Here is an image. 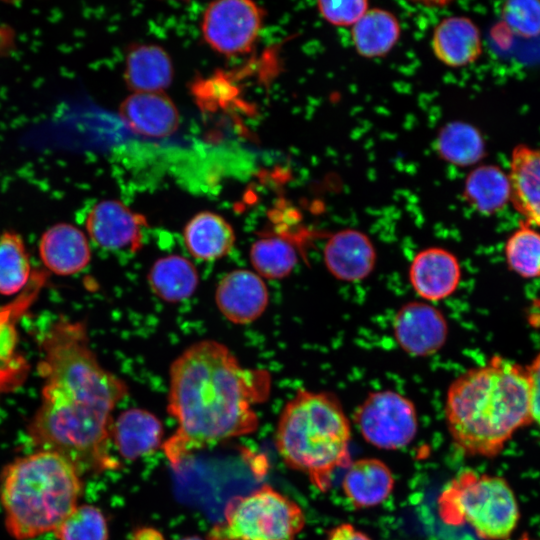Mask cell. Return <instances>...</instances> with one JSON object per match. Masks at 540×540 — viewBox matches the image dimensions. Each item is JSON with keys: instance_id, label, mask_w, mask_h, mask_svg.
I'll return each mask as SVG.
<instances>
[{"instance_id": "d6986e66", "label": "cell", "mask_w": 540, "mask_h": 540, "mask_svg": "<svg viewBox=\"0 0 540 540\" xmlns=\"http://www.w3.org/2000/svg\"><path fill=\"white\" fill-rule=\"evenodd\" d=\"M161 421L141 408L123 411L113 420L111 441L124 459L135 460L157 449L162 441Z\"/></svg>"}, {"instance_id": "277c9868", "label": "cell", "mask_w": 540, "mask_h": 540, "mask_svg": "<svg viewBox=\"0 0 540 540\" xmlns=\"http://www.w3.org/2000/svg\"><path fill=\"white\" fill-rule=\"evenodd\" d=\"M81 474L62 455L37 450L9 463L0 476V501L8 533L29 540L54 532L78 505Z\"/></svg>"}, {"instance_id": "4fadbf2b", "label": "cell", "mask_w": 540, "mask_h": 540, "mask_svg": "<svg viewBox=\"0 0 540 540\" xmlns=\"http://www.w3.org/2000/svg\"><path fill=\"white\" fill-rule=\"evenodd\" d=\"M377 254L371 239L362 231L343 229L332 234L323 249L328 272L343 282H359L374 270Z\"/></svg>"}, {"instance_id": "74e56055", "label": "cell", "mask_w": 540, "mask_h": 540, "mask_svg": "<svg viewBox=\"0 0 540 540\" xmlns=\"http://www.w3.org/2000/svg\"><path fill=\"white\" fill-rule=\"evenodd\" d=\"M519 540H532L528 535L524 534Z\"/></svg>"}, {"instance_id": "52a82bcc", "label": "cell", "mask_w": 540, "mask_h": 540, "mask_svg": "<svg viewBox=\"0 0 540 540\" xmlns=\"http://www.w3.org/2000/svg\"><path fill=\"white\" fill-rule=\"evenodd\" d=\"M301 507L264 485L253 492L232 498L223 520L208 533V540H294L303 530Z\"/></svg>"}, {"instance_id": "cb8c5ba5", "label": "cell", "mask_w": 540, "mask_h": 540, "mask_svg": "<svg viewBox=\"0 0 540 540\" xmlns=\"http://www.w3.org/2000/svg\"><path fill=\"white\" fill-rule=\"evenodd\" d=\"M401 27L396 16L384 9H368L352 26V42L366 58L383 57L396 45Z\"/></svg>"}, {"instance_id": "1f68e13d", "label": "cell", "mask_w": 540, "mask_h": 540, "mask_svg": "<svg viewBox=\"0 0 540 540\" xmlns=\"http://www.w3.org/2000/svg\"><path fill=\"white\" fill-rule=\"evenodd\" d=\"M368 5L365 0L319 1L317 10L331 25L352 27L369 9Z\"/></svg>"}, {"instance_id": "7402d4cb", "label": "cell", "mask_w": 540, "mask_h": 540, "mask_svg": "<svg viewBox=\"0 0 540 540\" xmlns=\"http://www.w3.org/2000/svg\"><path fill=\"white\" fill-rule=\"evenodd\" d=\"M174 77L168 53L158 45L137 44L125 58L124 79L133 92H163Z\"/></svg>"}, {"instance_id": "83f0119b", "label": "cell", "mask_w": 540, "mask_h": 540, "mask_svg": "<svg viewBox=\"0 0 540 540\" xmlns=\"http://www.w3.org/2000/svg\"><path fill=\"white\" fill-rule=\"evenodd\" d=\"M31 276L29 254L22 237L12 231L0 234V294L20 292Z\"/></svg>"}, {"instance_id": "d590c367", "label": "cell", "mask_w": 540, "mask_h": 540, "mask_svg": "<svg viewBox=\"0 0 540 540\" xmlns=\"http://www.w3.org/2000/svg\"><path fill=\"white\" fill-rule=\"evenodd\" d=\"M134 540H163V538L153 529H142L137 531Z\"/></svg>"}, {"instance_id": "9c48e42d", "label": "cell", "mask_w": 540, "mask_h": 540, "mask_svg": "<svg viewBox=\"0 0 540 540\" xmlns=\"http://www.w3.org/2000/svg\"><path fill=\"white\" fill-rule=\"evenodd\" d=\"M264 12L246 0H221L210 3L201 21L205 42L219 54L237 56L248 53L263 26Z\"/></svg>"}, {"instance_id": "8d00e7d4", "label": "cell", "mask_w": 540, "mask_h": 540, "mask_svg": "<svg viewBox=\"0 0 540 540\" xmlns=\"http://www.w3.org/2000/svg\"><path fill=\"white\" fill-rule=\"evenodd\" d=\"M180 540H203V539H201V538H199L197 536H188V537H184V538H182Z\"/></svg>"}, {"instance_id": "6da1fadb", "label": "cell", "mask_w": 540, "mask_h": 540, "mask_svg": "<svg viewBox=\"0 0 540 540\" xmlns=\"http://www.w3.org/2000/svg\"><path fill=\"white\" fill-rule=\"evenodd\" d=\"M40 349L43 385L27 428L31 441L65 457L80 474L116 467L109 453L112 412L128 393L126 382L101 365L84 322L59 317Z\"/></svg>"}, {"instance_id": "ffe728a7", "label": "cell", "mask_w": 540, "mask_h": 540, "mask_svg": "<svg viewBox=\"0 0 540 540\" xmlns=\"http://www.w3.org/2000/svg\"><path fill=\"white\" fill-rule=\"evenodd\" d=\"M342 480L346 498L356 508H370L384 502L394 489L389 467L376 458H363L350 463Z\"/></svg>"}, {"instance_id": "e575fe53", "label": "cell", "mask_w": 540, "mask_h": 540, "mask_svg": "<svg viewBox=\"0 0 540 540\" xmlns=\"http://www.w3.org/2000/svg\"><path fill=\"white\" fill-rule=\"evenodd\" d=\"M527 320L532 327H540V297L535 298L530 303Z\"/></svg>"}, {"instance_id": "484cf974", "label": "cell", "mask_w": 540, "mask_h": 540, "mask_svg": "<svg viewBox=\"0 0 540 540\" xmlns=\"http://www.w3.org/2000/svg\"><path fill=\"white\" fill-rule=\"evenodd\" d=\"M435 148L442 160L458 167L474 165L486 154L481 132L475 126L459 120L441 127Z\"/></svg>"}, {"instance_id": "2e32d148", "label": "cell", "mask_w": 540, "mask_h": 540, "mask_svg": "<svg viewBox=\"0 0 540 540\" xmlns=\"http://www.w3.org/2000/svg\"><path fill=\"white\" fill-rule=\"evenodd\" d=\"M38 250L43 265L60 276L81 272L91 259L87 236L78 227L66 222L56 223L45 230Z\"/></svg>"}, {"instance_id": "f546056e", "label": "cell", "mask_w": 540, "mask_h": 540, "mask_svg": "<svg viewBox=\"0 0 540 540\" xmlns=\"http://www.w3.org/2000/svg\"><path fill=\"white\" fill-rule=\"evenodd\" d=\"M57 540H107L102 511L90 504L77 505L53 532Z\"/></svg>"}, {"instance_id": "7c38bea8", "label": "cell", "mask_w": 540, "mask_h": 540, "mask_svg": "<svg viewBox=\"0 0 540 540\" xmlns=\"http://www.w3.org/2000/svg\"><path fill=\"white\" fill-rule=\"evenodd\" d=\"M215 302L228 321L245 325L254 322L265 312L269 293L264 279L256 272L236 269L219 281Z\"/></svg>"}, {"instance_id": "f1b7e54d", "label": "cell", "mask_w": 540, "mask_h": 540, "mask_svg": "<svg viewBox=\"0 0 540 540\" xmlns=\"http://www.w3.org/2000/svg\"><path fill=\"white\" fill-rule=\"evenodd\" d=\"M505 259L509 269L523 278L540 277V233L525 221L507 239Z\"/></svg>"}, {"instance_id": "d6a6232c", "label": "cell", "mask_w": 540, "mask_h": 540, "mask_svg": "<svg viewBox=\"0 0 540 540\" xmlns=\"http://www.w3.org/2000/svg\"><path fill=\"white\" fill-rule=\"evenodd\" d=\"M526 370L529 379L531 418L540 428V350Z\"/></svg>"}, {"instance_id": "603a6c76", "label": "cell", "mask_w": 540, "mask_h": 540, "mask_svg": "<svg viewBox=\"0 0 540 540\" xmlns=\"http://www.w3.org/2000/svg\"><path fill=\"white\" fill-rule=\"evenodd\" d=\"M148 283L158 298L167 303H178L194 294L199 275L189 259L173 254L153 263L148 273Z\"/></svg>"}, {"instance_id": "836d02e7", "label": "cell", "mask_w": 540, "mask_h": 540, "mask_svg": "<svg viewBox=\"0 0 540 540\" xmlns=\"http://www.w3.org/2000/svg\"><path fill=\"white\" fill-rule=\"evenodd\" d=\"M326 540H371L364 532L356 529L349 523L340 524L332 528Z\"/></svg>"}, {"instance_id": "ba28073f", "label": "cell", "mask_w": 540, "mask_h": 540, "mask_svg": "<svg viewBox=\"0 0 540 540\" xmlns=\"http://www.w3.org/2000/svg\"><path fill=\"white\" fill-rule=\"evenodd\" d=\"M354 421L368 443L384 450L407 446L418 430L415 405L394 390L369 393L356 409Z\"/></svg>"}, {"instance_id": "ac0fdd59", "label": "cell", "mask_w": 540, "mask_h": 540, "mask_svg": "<svg viewBox=\"0 0 540 540\" xmlns=\"http://www.w3.org/2000/svg\"><path fill=\"white\" fill-rule=\"evenodd\" d=\"M431 45L436 58L453 68L475 62L482 52L480 31L465 16H450L439 22L433 31Z\"/></svg>"}, {"instance_id": "8fae6325", "label": "cell", "mask_w": 540, "mask_h": 540, "mask_svg": "<svg viewBox=\"0 0 540 540\" xmlns=\"http://www.w3.org/2000/svg\"><path fill=\"white\" fill-rule=\"evenodd\" d=\"M147 226L143 215L114 199L97 202L85 220L89 238L106 250H137L142 245Z\"/></svg>"}, {"instance_id": "4dcf8cb0", "label": "cell", "mask_w": 540, "mask_h": 540, "mask_svg": "<svg viewBox=\"0 0 540 540\" xmlns=\"http://www.w3.org/2000/svg\"><path fill=\"white\" fill-rule=\"evenodd\" d=\"M504 24L517 36L533 38L540 34V1L511 0L502 5Z\"/></svg>"}, {"instance_id": "5b68a950", "label": "cell", "mask_w": 540, "mask_h": 540, "mask_svg": "<svg viewBox=\"0 0 540 540\" xmlns=\"http://www.w3.org/2000/svg\"><path fill=\"white\" fill-rule=\"evenodd\" d=\"M350 438V421L334 394L300 389L280 413L275 445L289 468L326 492L334 472L351 463Z\"/></svg>"}, {"instance_id": "e0dca14e", "label": "cell", "mask_w": 540, "mask_h": 540, "mask_svg": "<svg viewBox=\"0 0 540 540\" xmlns=\"http://www.w3.org/2000/svg\"><path fill=\"white\" fill-rule=\"evenodd\" d=\"M510 201L530 225L540 227V148L517 145L511 154Z\"/></svg>"}, {"instance_id": "7a4b0ae2", "label": "cell", "mask_w": 540, "mask_h": 540, "mask_svg": "<svg viewBox=\"0 0 540 540\" xmlns=\"http://www.w3.org/2000/svg\"><path fill=\"white\" fill-rule=\"evenodd\" d=\"M271 389L270 374L240 364L229 348L212 339L188 346L169 368V414L175 432L163 452L179 468L201 449L257 430L254 406Z\"/></svg>"}, {"instance_id": "4316f807", "label": "cell", "mask_w": 540, "mask_h": 540, "mask_svg": "<svg viewBox=\"0 0 540 540\" xmlns=\"http://www.w3.org/2000/svg\"><path fill=\"white\" fill-rule=\"evenodd\" d=\"M249 259L263 279L278 280L287 277L298 262L294 243L282 235H264L253 242Z\"/></svg>"}, {"instance_id": "30bf717a", "label": "cell", "mask_w": 540, "mask_h": 540, "mask_svg": "<svg viewBox=\"0 0 540 540\" xmlns=\"http://www.w3.org/2000/svg\"><path fill=\"white\" fill-rule=\"evenodd\" d=\"M392 327L399 347L416 357L435 354L444 346L448 336L445 316L426 301H411L401 306Z\"/></svg>"}, {"instance_id": "d4e9b609", "label": "cell", "mask_w": 540, "mask_h": 540, "mask_svg": "<svg viewBox=\"0 0 540 540\" xmlns=\"http://www.w3.org/2000/svg\"><path fill=\"white\" fill-rule=\"evenodd\" d=\"M463 194L466 202L479 213L494 214L510 201L509 177L498 166H478L467 175Z\"/></svg>"}, {"instance_id": "5bb4252c", "label": "cell", "mask_w": 540, "mask_h": 540, "mask_svg": "<svg viewBox=\"0 0 540 540\" xmlns=\"http://www.w3.org/2000/svg\"><path fill=\"white\" fill-rule=\"evenodd\" d=\"M457 257L447 249L429 247L419 251L409 266V281L418 296L426 302L450 297L461 280Z\"/></svg>"}, {"instance_id": "44dd1931", "label": "cell", "mask_w": 540, "mask_h": 540, "mask_svg": "<svg viewBox=\"0 0 540 540\" xmlns=\"http://www.w3.org/2000/svg\"><path fill=\"white\" fill-rule=\"evenodd\" d=\"M183 241L193 258L213 261L231 252L236 236L233 227L224 217L215 212L202 211L186 223Z\"/></svg>"}, {"instance_id": "8992f818", "label": "cell", "mask_w": 540, "mask_h": 540, "mask_svg": "<svg viewBox=\"0 0 540 540\" xmlns=\"http://www.w3.org/2000/svg\"><path fill=\"white\" fill-rule=\"evenodd\" d=\"M437 504L445 524H468L486 540L507 539L519 520L517 501L506 480L472 470L453 478L440 493Z\"/></svg>"}, {"instance_id": "3957f363", "label": "cell", "mask_w": 540, "mask_h": 540, "mask_svg": "<svg viewBox=\"0 0 540 540\" xmlns=\"http://www.w3.org/2000/svg\"><path fill=\"white\" fill-rule=\"evenodd\" d=\"M444 410L459 450L470 456L498 455L518 429L532 423L526 367L492 356L451 382Z\"/></svg>"}, {"instance_id": "9a60e30c", "label": "cell", "mask_w": 540, "mask_h": 540, "mask_svg": "<svg viewBox=\"0 0 540 540\" xmlns=\"http://www.w3.org/2000/svg\"><path fill=\"white\" fill-rule=\"evenodd\" d=\"M119 115L134 133L148 138H165L179 127L174 102L164 92H133L120 104Z\"/></svg>"}]
</instances>
